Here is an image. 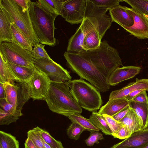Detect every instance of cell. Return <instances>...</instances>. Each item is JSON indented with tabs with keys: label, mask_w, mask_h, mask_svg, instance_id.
<instances>
[{
	"label": "cell",
	"mask_w": 148,
	"mask_h": 148,
	"mask_svg": "<svg viewBox=\"0 0 148 148\" xmlns=\"http://www.w3.org/2000/svg\"><path fill=\"white\" fill-rule=\"evenodd\" d=\"M6 62L18 82H28L33 74L35 67L30 68Z\"/></svg>",
	"instance_id": "21"
},
{
	"label": "cell",
	"mask_w": 148,
	"mask_h": 148,
	"mask_svg": "<svg viewBox=\"0 0 148 148\" xmlns=\"http://www.w3.org/2000/svg\"><path fill=\"white\" fill-rule=\"evenodd\" d=\"M144 90H146L142 89L135 90L130 93L129 95L125 97L124 99L128 101H130L141 92Z\"/></svg>",
	"instance_id": "45"
},
{
	"label": "cell",
	"mask_w": 148,
	"mask_h": 148,
	"mask_svg": "<svg viewBox=\"0 0 148 148\" xmlns=\"http://www.w3.org/2000/svg\"><path fill=\"white\" fill-rule=\"evenodd\" d=\"M147 16V17H148V16Z\"/></svg>",
	"instance_id": "50"
},
{
	"label": "cell",
	"mask_w": 148,
	"mask_h": 148,
	"mask_svg": "<svg viewBox=\"0 0 148 148\" xmlns=\"http://www.w3.org/2000/svg\"><path fill=\"white\" fill-rule=\"evenodd\" d=\"M5 92L3 84L0 82V99H5Z\"/></svg>",
	"instance_id": "47"
},
{
	"label": "cell",
	"mask_w": 148,
	"mask_h": 148,
	"mask_svg": "<svg viewBox=\"0 0 148 148\" xmlns=\"http://www.w3.org/2000/svg\"><path fill=\"white\" fill-rule=\"evenodd\" d=\"M69 67L81 78L86 80L100 92L109 90L108 79L112 70L110 54L104 46L78 53L66 52Z\"/></svg>",
	"instance_id": "1"
},
{
	"label": "cell",
	"mask_w": 148,
	"mask_h": 148,
	"mask_svg": "<svg viewBox=\"0 0 148 148\" xmlns=\"http://www.w3.org/2000/svg\"><path fill=\"white\" fill-rule=\"evenodd\" d=\"M33 63L34 67L45 73L51 82H62L71 79L69 72L53 60L34 58Z\"/></svg>",
	"instance_id": "8"
},
{
	"label": "cell",
	"mask_w": 148,
	"mask_h": 148,
	"mask_svg": "<svg viewBox=\"0 0 148 148\" xmlns=\"http://www.w3.org/2000/svg\"><path fill=\"white\" fill-rule=\"evenodd\" d=\"M42 141L43 144L46 148H51L49 145H48L42 138Z\"/></svg>",
	"instance_id": "48"
},
{
	"label": "cell",
	"mask_w": 148,
	"mask_h": 148,
	"mask_svg": "<svg viewBox=\"0 0 148 148\" xmlns=\"http://www.w3.org/2000/svg\"><path fill=\"white\" fill-rule=\"evenodd\" d=\"M119 121L127 127L131 134L141 130L138 119L131 108L125 116Z\"/></svg>",
	"instance_id": "25"
},
{
	"label": "cell",
	"mask_w": 148,
	"mask_h": 148,
	"mask_svg": "<svg viewBox=\"0 0 148 148\" xmlns=\"http://www.w3.org/2000/svg\"><path fill=\"white\" fill-rule=\"evenodd\" d=\"M22 9L23 11L25 12L29 10V0H14Z\"/></svg>",
	"instance_id": "44"
},
{
	"label": "cell",
	"mask_w": 148,
	"mask_h": 148,
	"mask_svg": "<svg viewBox=\"0 0 148 148\" xmlns=\"http://www.w3.org/2000/svg\"><path fill=\"white\" fill-rule=\"evenodd\" d=\"M141 68L135 66H123L118 67L111 73L108 79L110 85L113 86L120 82L134 77L140 73Z\"/></svg>",
	"instance_id": "14"
},
{
	"label": "cell",
	"mask_w": 148,
	"mask_h": 148,
	"mask_svg": "<svg viewBox=\"0 0 148 148\" xmlns=\"http://www.w3.org/2000/svg\"><path fill=\"white\" fill-rule=\"evenodd\" d=\"M11 28L13 37V42L16 43L27 51L32 52L33 49L32 44L13 21L11 24Z\"/></svg>",
	"instance_id": "23"
},
{
	"label": "cell",
	"mask_w": 148,
	"mask_h": 148,
	"mask_svg": "<svg viewBox=\"0 0 148 148\" xmlns=\"http://www.w3.org/2000/svg\"><path fill=\"white\" fill-rule=\"evenodd\" d=\"M65 82L82 108L92 112L100 108L102 104L101 95L94 86L81 78Z\"/></svg>",
	"instance_id": "4"
},
{
	"label": "cell",
	"mask_w": 148,
	"mask_h": 148,
	"mask_svg": "<svg viewBox=\"0 0 148 148\" xmlns=\"http://www.w3.org/2000/svg\"><path fill=\"white\" fill-rule=\"evenodd\" d=\"M45 46V45L40 43L33 47L31 54L34 58L38 59L43 58L52 60L45 50L44 48Z\"/></svg>",
	"instance_id": "34"
},
{
	"label": "cell",
	"mask_w": 148,
	"mask_h": 148,
	"mask_svg": "<svg viewBox=\"0 0 148 148\" xmlns=\"http://www.w3.org/2000/svg\"><path fill=\"white\" fill-rule=\"evenodd\" d=\"M96 5L100 7L107 8L109 10L120 5L119 3L122 0H90Z\"/></svg>",
	"instance_id": "36"
},
{
	"label": "cell",
	"mask_w": 148,
	"mask_h": 148,
	"mask_svg": "<svg viewBox=\"0 0 148 148\" xmlns=\"http://www.w3.org/2000/svg\"><path fill=\"white\" fill-rule=\"evenodd\" d=\"M36 127L41 138L51 148H64L61 142L54 139L47 131L38 126Z\"/></svg>",
	"instance_id": "31"
},
{
	"label": "cell",
	"mask_w": 148,
	"mask_h": 148,
	"mask_svg": "<svg viewBox=\"0 0 148 148\" xmlns=\"http://www.w3.org/2000/svg\"><path fill=\"white\" fill-rule=\"evenodd\" d=\"M72 122L76 123L84 128L85 130L90 132L99 131L100 130L93 125L89 119L86 118L79 114H73L67 117Z\"/></svg>",
	"instance_id": "28"
},
{
	"label": "cell",
	"mask_w": 148,
	"mask_h": 148,
	"mask_svg": "<svg viewBox=\"0 0 148 148\" xmlns=\"http://www.w3.org/2000/svg\"><path fill=\"white\" fill-rule=\"evenodd\" d=\"M0 106L5 111L19 117L16 112L15 109L12 105L8 102L5 99H0Z\"/></svg>",
	"instance_id": "41"
},
{
	"label": "cell",
	"mask_w": 148,
	"mask_h": 148,
	"mask_svg": "<svg viewBox=\"0 0 148 148\" xmlns=\"http://www.w3.org/2000/svg\"><path fill=\"white\" fill-rule=\"evenodd\" d=\"M84 35L81 26L70 38L67 48V51L78 53L85 50L83 47Z\"/></svg>",
	"instance_id": "22"
},
{
	"label": "cell",
	"mask_w": 148,
	"mask_h": 148,
	"mask_svg": "<svg viewBox=\"0 0 148 148\" xmlns=\"http://www.w3.org/2000/svg\"><path fill=\"white\" fill-rule=\"evenodd\" d=\"M0 82L4 83L8 82H18L0 54Z\"/></svg>",
	"instance_id": "27"
},
{
	"label": "cell",
	"mask_w": 148,
	"mask_h": 148,
	"mask_svg": "<svg viewBox=\"0 0 148 148\" xmlns=\"http://www.w3.org/2000/svg\"><path fill=\"white\" fill-rule=\"evenodd\" d=\"M103 134L99 131L91 132L89 137L85 140L86 145L88 146H93L95 143H98L99 140L103 139Z\"/></svg>",
	"instance_id": "39"
},
{
	"label": "cell",
	"mask_w": 148,
	"mask_h": 148,
	"mask_svg": "<svg viewBox=\"0 0 148 148\" xmlns=\"http://www.w3.org/2000/svg\"><path fill=\"white\" fill-rule=\"evenodd\" d=\"M139 89L148 91V79L136 78L135 82H131L120 89L112 91L110 94L109 100L124 99L131 92Z\"/></svg>",
	"instance_id": "15"
},
{
	"label": "cell",
	"mask_w": 148,
	"mask_h": 148,
	"mask_svg": "<svg viewBox=\"0 0 148 148\" xmlns=\"http://www.w3.org/2000/svg\"><path fill=\"white\" fill-rule=\"evenodd\" d=\"M86 0H65L60 14L71 24L81 23L83 21Z\"/></svg>",
	"instance_id": "10"
},
{
	"label": "cell",
	"mask_w": 148,
	"mask_h": 148,
	"mask_svg": "<svg viewBox=\"0 0 148 148\" xmlns=\"http://www.w3.org/2000/svg\"><path fill=\"white\" fill-rule=\"evenodd\" d=\"M65 0H38L39 5L45 11L50 13L60 15L63 4Z\"/></svg>",
	"instance_id": "24"
},
{
	"label": "cell",
	"mask_w": 148,
	"mask_h": 148,
	"mask_svg": "<svg viewBox=\"0 0 148 148\" xmlns=\"http://www.w3.org/2000/svg\"><path fill=\"white\" fill-rule=\"evenodd\" d=\"M16 111L19 117L23 115L21 111L24 104L31 98L30 89L27 82H18Z\"/></svg>",
	"instance_id": "18"
},
{
	"label": "cell",
	"mask_w": 148,
	"mask_h": 148,
	"mask_svg": "<svg viewBox=\"0 0 148 148\" xmlns=\"http://www.w3.org/2000/svg\"><path fill=\"white\" fill-rule=\"evenodd\" d=\"M130 109L128 105L112 116L116 120L119 121L125 116Z\"/></svg>",
	"instance_id": "43"
},
{
	"label": "cell",
	"mask_w": 148,
	"mask_h": 148,
	"mask_svg": "<svg viewBox=\"0 0 148 148\" xmlns=\"http://www.w3.org/2000/svg\"><path fill=\"white\" fill-rule=\"evenodd\" d=\"M105 118L112 132V136L115 134L123 124L114 119L112 116L102 115Z\"/></svg>",
	"instance_id": "38"
},
{
	"label": "cell",
	"mask_w": 148,
	"mask_h": 148,
	"mask_svg": "<svg viewBox=\"0 0 148 148\" xmlns=\"http://www.w3.org/2000/svg\"><path fill=\"white\" fill-rule=\"evenodd\" d=\"M113 22L123 27H130L134 23L133 18L127 11L125 6L120 5L109 10Z\"/></svg>",
	"instance_id": "17"
},
{
	"label": "cell",
	"mask_w": 148,
	"mask_h": 148,
	"mask_svg": "<svg viewBox=\"0 0 148 148\" xmlns=\"http://www.w3.org/2000/svg\"><path fill=\"white\" fill-rule=\"evenodd\" d=\"M13 22L7 11L0 5V43L13 42L11 25Z\"/></svg>",
	"instance_id": "16"
},
{
	"label": "cell",
	"mask_w": 148,
	"mask_h": 148,
	"mask_svg": "<svg viewBox=\"0 0 148 148\" xmlns=\"http://www.w3.org/2000/svg\"><path fill=\"white\" fill-rule=\"evenodd\" d=\"M19 117L14 116L0 108V125H8L12 123L16 122Z\"/></svg>",
	"instance_id": "37"
},
{
	"label": "cell",
	"mask_w": 148,
	"mask_h": 148,
	"mask_svg": "<svg viewBox=\"0 0 148 148\" xmlns=\"http://www.w3.org/2000/svg\"><path fill=\"white\" fill-rule=\"evenodd\" d=\"M0 5L7 11L13 22L33 47L40 43L33 29L29 10L23 12L14 0H0Z\"/></svg>",
	"instance_id": "5"
},
{
	"label": "cell",
	"mask_w": 148,
	"mask_h": 148,
	"mask_svg": "<svg viewBox=\"0 0 148 148\" xmlns=\"http://www.w3.org/2000/svg\"><path fill=\"white\" fill-rule=\"evenodd\" d=\"M89 119L90 122L105 134L112 135V132L103 115L96 112H92Z\"/></svg>",
	"instance_id": "26"
},
{
	"label": "cell",
	"mask_w": 148,
	"mask_h": 148,
	"mask_svg": "<svg viewBox=\"0 0 148 148\" xmlns=\"http://www.w3.org/2000/svg\"><path fill=\"white\" fill-rule=\"evenodd\" d=\"M146 91L144 90L142 92L130 101L141 103L148 102V97Z\"/></svg>",
	"instance_id": "42"
},
{
	"label": "cell",
	"mask_w": 148,
	"mask_h": 148,
	"mask_svg": "<svg viewBox=\"0 0 148 148\" xmlns=\"http://www.w3.org/2000/svg\"><path fill=\"white\" fill-rule=\"evenodd\" d=\"M51 82L45 73L35 68L32 76L27 82L31 98L33 101H45L49 92Z\"/></svg>",
	"instance_id": "9"
},
{
	"label": "cell",
	"mask_w": 148,
	"mask_h": 148,
	"mask_svg": "<svg viewBox=\"0 0 148 148\" xmlns=\"http://www.w3.org/2000/svg\"><path fill=\"white\" fill-rule=\"evenodd\" d=\"M85 130V129L79 124L72 122L67 130V134L70 138L76 140Z\"/></svg>",
	"instance_id": "33"
},
{
	"label": "cell",
	"mask_w": 148,
	"mask_h": 148,
	"mask_svg": "<svg viewBox=\"0 0 148 148\" xmlns=\"http://www.w3.org/2000/svg\"><path fill=\"white\" fill-rule=\"evenodd\" d=\"M132 8L143 14L148 16V0H123Z\"/></svg>",
	"instance_id": "32"
},
{
	"label": "cell",
	"mask_w": 148,
	"mask_h": 148,
	"mask_svg": "<svg viewBox=\"0 0 148 148\" xmlns=\"http://www.w3.org/2000/svg\"><path fill=\"white\" fill-rule=\"evenodd\" d=\"M3 84L5 92V100L12 105L16 109L18 87L14 82Z\"/></svg>",
	"instance_id": "29"
},
{
	"label": "cell",
	"mask_w": 148,
	"mask_h": 148,
	"mask_svg": "<svg viewBox=\"0 0 148 148\" xmlns=\"http://www.w3.org/2000/svg\"><path fill=\"white\" fill-rule=\"evenodd\" d=\"M126 9L133 18L134 23L130 27H123L126 31L140 39H148V18L140 12L125 6Z\"/></svg>",
	"instance_id": "11"
},
{
	"label": "cell",
	"mask_w": 148,
	"mask_h": 148,
	"mask_svg": "<svg viewBox=\"0 0 148 148\" xmlns=\"http://www.w3.org/2000/svg\"><path fill=\"white\" fill-rule=\"evenodd\" d=\"M0 54L5 62L30 68L35 67L31 52L14 42L1 43Z\"/></svg>",
	"instance_id": "6"
},
{
	"label": "cell",
	"mask_w": 148,
	"mask_h": 148,
	"mask_svg": "<svg viewBox=\"0 0 148 148\" xmlns=\"http://www.w3.org/2000/svg\"><path fill=\"white\" fill-rule=\"evenodd\" d=\"M84 35L83 47L85 50L98 48L101 42L95 27L87 18H84L80 25Z\"/></svg>",
	"instance_id": "12"
},
{
	"label": "cell",
	"mask_w": 148,
	"mask_h": 148,
	"mask_svg": "<svg viewBox=\"0 0 148 148\" xmlns=\"http://www.w3.org/2000/svg\"><path fill=\"white\" fill-rule=\"evenodd\" d=\"M65 82H51L45 101L53 112L67 117L72 114L81 113L82 110Z\"/></svg>",
	"instance_id": "2"
},
{
	"label": "cell",
	"mask_w": 148,
	"mask_h": 148,
	"mask_svg": "<svg viewBox=\"0 0 148 148\" xmlns=\"http://www.w3.org/2000/svg\"><path fill=\"white\" fill-rule=\"evenodd\" d=\"M129 105V101L125 99L109 100L98 112L101 115L112 116Z\"/></svg>",
	"instance_id": "19"
},
{
	"label": "cell",
	"mask_w": 148,
	"mask_h": 148,
	"mask_svg": "<svg viewBox=\"0 0 148 148\" xmlns=\"http://www.w3.org/2000/svg\"><path fill=\"white\" fill-rule=\"evenodd\" d=\"M129 106L136 114L141 130L146 129L148 127V102L141 103L129 101Z\"/></svg>",
	"instance_id": "20"
},
{
	"label": "cell",
	"mask_w": 148,
	"mask_h": 148,
	"mask_svg": "<svg viewBox=\"0 0 148 148\" xmlns=\"http://www.w3.org/2000/svg\"><path fill=\"white\" fill-rule=\"evenodd\" d=\"M0 147L2 148H19V142L11 134L1 131Z\"/></svg>",
	"instance_id": "30"
},
{
	"label": "cell",
	"mask_w": 148,
	"mask_h": 148,
	"mask_svg": "<svg viewBox=\"0 0 148 148\" xmlns=\"http://www.w3.org/2000/svg\"><path fill=\"white\" fill-rule=\"evenodd\" d=\"M109 10L97 6L90 0H86L84 18L88 19L97 32L100 40L112 22L110 16L107 14Z\"/></svg>",
	"instance_id": "7"
},
{
	"label": "cell",
	"mask_w": 148,
	"mask_h": 148,
	"mask_svg": "<svg viewBox=\"0 0 148 148\" xmlns=\"http://www.w3.org/2000/svg\"><path fill=\"white\" fill-rule=\"evenodd\" d=\"M131 134L127 127L123 125L112 136L114 138H117L122 140L128 138Z\"/></svg>",
	"instance_id": "40"
},
{
	"label": "cell",
	"mask_w": 148,
	"mask_h": 148,
	"mask_svg": "<svg viewBox=\"0 0 148 148\" xmlns=\"http://www.w3.org/2000/svg\"><path fill=\"white\" fill-rule=\"evenodd\" d=\"M148 145V127L132 133L128 138L110 148H141Z\"/></svg>",
	"instance_id": "13"
},
{
	"label": "cell",
	"mask_w": 148,
	"mask_h": 148,
	"mask_svg": "<svg viewBox=\"0 0 148 148\" xmlns=\"http://www.w3.org/2000/svg\"><path fill=\"white\" fill-rule=\"evenodd\" d=\"M29 11L33 29L40 43L50 46L56 44L54 22L58 16L44 10L35 2L29 0Z\"/></svg>",
	"instance_id": "3"
},
{
	"label": "cell",
	"mask_w": 148,
	"mask_h": 148,
	"mask_svg": "<svg viewBox=\"0 0 148 148\" xmlns=\"http://www.w3.org/2000/svg\"><path fill=\"white\" fill-rule=\"evenodd\" d=\"M141 148H148V145L144 146Z\"/></svg>",
	"instance_id": "49"
},
{
	"label": "cell",
	"mask_w": 148,
	"mask_h": 148,
	"mask_svg": "<svg viewBox=\"0 0 148 148\" xmlns=\"http://www.w3.org/2000/svg\"><path fill=\"white\" fill-rule=\"evenodd\" d=\"M27 136L31 138L37 148H46L42 141L36 127L29 130L27 132Z\"/></svg>",
	"instance_id": "35"
},
{
	"label": "cell",
	"mask_w": 148,
	"mask_h": 148,
	"mask_svg": "<svg viewBox=\"0 0 148 148\" xmlns=\"http://www.w3.org/2000/svg\"><path fill=\"white\" fill-rule=\"evenodd\" d=\"M24 145L25 148H37L33 140L29 137L25 140Z\"/></svg>",
	"instance_id": "46"
}]
</instances>
